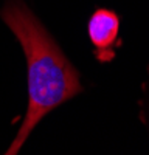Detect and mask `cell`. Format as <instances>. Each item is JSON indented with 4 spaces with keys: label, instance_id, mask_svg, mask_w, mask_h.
Returning <instances> with one entry per match:
<instances>
[{
    "label": "cell",
    "instance_id": "cell-1",
    "mask_svg": "<svg viewBox=\"0 0 149 155\" xmlns=\"http://www.w3.org/2000/svg\"><path fill=\"white\" fill-rule=\"evenodd\" d=\"M2 19L16 34L28 64V109L22 127L6 155H16L44 116L78 95L82 87L78 71L59 50L33 12L20 2H9Z\"/></svg>",
    "mask_w": 149,
    "mask_h": 155
},
{
    "label": "cell",
    "instance_id": "cell-2",
    "mask_svg": "<svg viewBox=\"0 0 149 155\" xmlns=\"http://www.w3.org/2000/svg\"><path fill=\"white\" fill-rule=\"evenodd\" d=\"M120 28L118 16L114 11L98 9L89 20V37L98 51L110 53V47L114 45Z\"/></svg>",
    "mask_w": 149,
    "mask_h": 155
}]
</instances>
